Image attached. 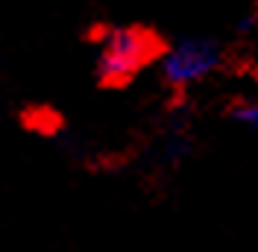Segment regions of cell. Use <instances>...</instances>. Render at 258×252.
I'll return each instance as SVG.
<instances>
[{
  "mask_svg": "<svg viewBox=\"0 0 258 252\" xmlns=\"http://www.w3.org/2000/svg\"><path fill=\"white\" fill-rule=\"evenodd\" d=\"M159 44L153 32L141 27H109L100 35L97 47V79L103 85H123L144 65L159 59Z\"/></svg>",
  "mask_w": 258,
  "mask_h": 252,
  "instance_id": "cell-1",
  "label": "cell"
},
{
  "mask_svg": "<svg viewBox=\"0 0 258 252\" xmlns=\"http://www.w3.org/2000/svg\"><path fill=\"white\" fill-rule=\"evenodd\" d=\"M159 74L164 85L185 91L206 82L223 68V47L209 35H185L159 53Z\"/></svg>",
  "mask_w": 258,
  "mask_h": 252,
  "instance_id": "cell-2",
  "label": "cell"
},
{
  "mask_svg": "<svg viewBox=\"0 0 258 252\" xmlns=\"http://www.w3.org/2000/svg\"><path fill=\"white\" fill-rule=\"evenodd\" d=\"M229 114H232V120L243 123L246 129H258V97H243L238 103H232Z\"/></svg>",
  "mask_w": 258,
  "mask_h": 252,
  "instance_id": "cell-3",
  "label": "cell"
}]
</instances>
